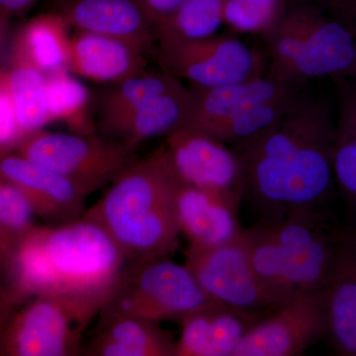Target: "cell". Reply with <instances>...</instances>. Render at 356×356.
<instances>
[{
	"mask_svg": "<svg viewBox=\"0 0 356 356\" xmlns=\"http://www.w3.org/2000/svg\"><path fill=\"white\" fill-rule=\"evenodd\" d=\"M332 105L310 93L297 95L268 127L232 146L242 172L243 200L264 222L298 211H324L334 184Z\"/></svg>",
	"mask_w": 356,
	"mask_h": 356,
	"instance_id": "obj_1",
	"label": "cell"
},
{
	"mask_svg": "<svg viewBox=\"0 0 356 356\" xmlns=\"http://www.w3.org/2000/svg\"><path fill=\"white\" fill-rule=\"evenodd\" d=\"M127 262L105 229L86 218L34 225L18 238L6 285L21 304L33 297L57 300L89 325L113 294Z\"/></svg>",
	"mask_w": 356,
	"mask_h": 356,
	"instance_id": "obj_2",
	"label": "cell"
},
{
	"mask_svg": "<svg viewBox=\"0 0 356 356\" xmlns=\"http://www.w3.org/2000/svg\"><path fill=\"white\" fill-rule=\"evenodd\" d=\"M178 181L161 146L136 159L83 217L104 229L128 262L170 257L180 236L175 205Z\"/></svg>",
	"mask_w": 356,
	"mask_h": 356,
	"instance_id": "obj_3",
	"label": "cell"
},
{
	"mask_svg": "<svg viewBox=\"0 0 356 356\" xmlns=\"http://www.w3.org/2000/svg\"><path fill=\"white\" fill-rule=\"evenodd\" d=\"M262 38L269 74L281 83L301 86L320 77L355 76V35L305 0L288 2L277 24Z\"/></svg>",
	"mask_w": 356,
	"mask_h": 356,
	"instance_id": "obj_4",
	"label": "cell"
},
{
	"mask_svg": "<svg viewBox=\"0 0 356 356\" xmlns=\"http://www.w3.org/2000/svg\"><path fill=\"white\" fill-rule=\"evenodd\" d=\"M208 300L185 264L170 257L143 259L127 262L97 318L132 317L159 324L180 321Z\"/></svg>",
	"mask_w": 356,
	"mask_h": 356,
	"instance_id": "obj_5",
	"label": "cell"
},
{
	"mask_svg": "<svg viewBox=\"0 0 356 356\" xmlns=\"http://www.w3.org/2000/svg\"><path fill=\"white\" fill-rule=\"evenodd\" d=\"M135 147L103 137L36 131L25 136L16 153L62 175L84 196L108 186L137 159Z\"/></svg>",
	"mask_w": 356,
	"mask_h": 356,
	"instance_id": "obj_6",
	"label": "cell"
},
{
	"mask_svg": "<svg viewBox=\"0 0 356 356\" xmlns=\"http://www.w3.org/2000/svg\"><path fill=\"white\" fill-rule=\"evenodd\" d=\"M161 70L191 86L214 88L262 76L259 54L236 37L212 35L199 39L156 40Z\"/></svg>",
	"mask_w": 356,
	"mask_h": 356,
	"instance_id": "obj_7",
	"label": "cell"
},
{
	"mask_svg": "<svg viewBox=\"0 0 356 356\" xmlns=\"http://www.w3.org/2000/svg\"><path fill=\"white\" fill-rule=\"evenodd\" d=\"M268 224L293 295L324 290L336 266L343 229L334 228L324 211H298Z\"/></svg>",
	"mask_w": 356,
	"mask_h": 356,
	"instance_id": "obj_8",
	"label": "cell"
},
{
	"mask_svg": "<svg viewBox=\"0 0 356 356\" xmlns=\"http://www.w3.org/2000/svg\"><path fill=\"white\" fill-rule=\"evenodd\" d=\"M184 257L208 299L250 313L266 314L280 306L255 274L243 234L218 247L188 245Z\"/></svg>",
	"mask_w": 356,
	"mask_h": 356,
	"instance_id": "obj_9",
	"label": "cell"
},
{
	"mask_svg": "<svg viewBox=\"0 0 356 356\" xmlns=\"http://www.w3.org/2000/svg\"><path fill=\"white\" fill-rule=\"evenodd\" d=\"M88 327L57 300L33 297L9 318L0 337V355H81Z\"/></svg>",
	"mask_w": 356,
	"mask_h": 356,
	"instance_id": "obj_10",
	"label": "cell"
},
{
	"mask_svg": "<svg viewBox=\"0 0 356 356\" xmlns=\"http://www.w3.org/2000/svg\"><path fill=\"white\" fill-rule=\"evenodd\" d=\"M163 146L182 184L210 192L238 210L243 201V178L232 147L186 127L165 136Z\"/></svg>",
	"mask_w": 356,
	"mask_h": 356,
	"instance_id": "obj_11",
	"label": "cell"
},
{
	"mask_svg": "<svg viewBox=\"0 0 356 356\" xmlns=\"http://www.w3.org/2000/svg\"><path fill=\"white\" fill-rule=\"evenodd\" d=\"M325 336L324 290L298 293L259 318L234 356L301 355Z\"/></svg>",
	"mask_w": 356,
	"mask_h": 356,
	"instance_id": "obj_12",
	"label": "cell"
},
{
	"mask_svg": "<svg viewBox=\"0 0 356 356\" xmlns=\"http://www.w3.org/2000/svg\"><path fill=\"white\" fill-rule=\"evenodd\" d=\"M0 177L21 192L47 225L76 221L86 211V196L69 180L16 153L0 154Z\"/></svg>",
	"mask_w": 356,
	"mask_h": 356,
	"instance_id": "obj_13",
	"label": "cell"
},
{
	"mask_svg": "<svg viewBox=\"0 0 356 356\" xmlns=\"http://www.w3.org/2000/svg\"><path fill=\"white\" fill-rule=\"evenodd\" d=\"M264 315L208 300L180 320L175 356H234L250 327Z\"/></svg>",
	"mask_w": 356,
	"mask_h": 356,
	"instance_id": "obj_14",
	"label": "cell"
},
{
	"mask_svg": "<svg viewBox=\"0 0 356 356\" xmlns=\"http://www.w3.org/2000/svg\"><path fill=\"white\" fill-rule=\"evenodd\" d=\"M58 13L76 32L123 40L145 51L156 43V21L140 0H65Z\"/></svg>",
	"mask_w": 356,
	"mask_h": 356,
	"instance_id": "obj_15",
	"label": "cell"
},
{
	"mask_svg": "<svg viewBox=\"0 0 356 356\" xmlns=\"http://www.w3.org/2000/svg\"><path fill=\"white\" fill-rule=\"evenodd\" d=\"M147 51L123 40L76 32L70 36L67 70L93 83L112 86L147 70Z\"/></svg>",
	"mask_w": 356,
	"mask_h": 356,
	"instance_id": "obj_16",
	"label": "cell"
},
{
	"mask_svg": "<svg viewBox=\"0 0 356 356\" xmlns=\"http://www.w3.org/2000/svg\"><path fill=\"white\" fill-rule=\"evenodd\" d=\"M175 205L180 235L191 247H218L238 240L245 231L234 208L214 194L180 180Z\"/></svg>",
	"mask_w": 356,
	"mask_h": 356,
	"instance_id": "obj_17",
	"label": "cell"
},
{
	"mask_svg": "<svg viewBox=\"0 0 356 356\" xmlns=\"http://www.w3.org/2000/svg\"><path fill=\"white\" fill-rule=\"evenodd\" d=\"M300 88L281 83L270 74L214 88L191 86V108L182 127L203 130L248 107L278 99Z\"/></svg>",
	"mask_w": 356,
	"mask_h": 356,
	"instance_id": "obj_18",
	"label": "cell"
},
{
	"mask_svg": "<svg viewBox=\"0 0 356 356\" xmlns=\"http://www.w3.org/2000/svg\"><path fill=\"white\" fill-rule=\"evenodd\" d=\"M325 336L332 353L356 356V254L344 231L336 266L324 289Z\"/></svg>",
	"mask_w": 356,
	"mask_h": 356,
	"instance_id": "obj_19",
	"label": "cell"
},
{
	"mask_svg": "<svg viewBox=\"0 0 356 356\" xmlns=\"http://www.w3.org/2000/svg\"><path fill=\"white\" fill-rule=\"evenodd\" d=\"M97 321L81 355L175 356L177 339L156 323L132 317Z\"/></svg>",
	"mask_w": 356,
	"mask_h": 356,
	"instance_id": "obj_20",
	"label": "cell"
},
{
	"mask_svg": "<svg viewBox=\"0 0 356 356\" xmlns=\"http://www.w3.org/2000/svg\"><path fill=\"white\" fill-rule=\"evenodd\" d=\"M191 102V88L184 86L153 98L125 116L98 127L96 132L137 149L147 140L165 137L182 127Z\"/></svg>",
	"mask_w": 356,
	"mask_h": 356,
	"instance_id": "obj_21",
	"label": "cell"
},
{
	"mask_svg": "<svg viewBox=\"0 0 356 356\" xmlns=\"http://www.w3.org/2000/svg\"><path fill=\"white\" fill-rule=\"evenodd\" d=\"M70 26L60 13L40 14L22 28L13 56L41 70L44 76L67 70Z\"/></svg>",
	"mask_w": 356,
	"mask_h": 356,
	"instance_id": "obj_22",
	"label": "cell"
},
{
	"mask_svg": "<svg viewBox=\"0 0 356 356\" xmlns=\"http://www.w3.org/2000/svg\"><path fill=\"white\" fill-rule=\"evenodd\" d=\"M332 79L337 97L332 149L334 184L348 209L356 215V79Z\"/></svg>",
	"mask_w": 356,
	"mask_h": 356,
	"instance_id": "obj_23",
	"label": "cell"
},
{
	"mask_svg": "<svg viewBox=\"0 0 356 356\" xmlns=\"http://www.w3.org/2000/svg\"><path fill=\"white\" fill-rule=\"evenodd\" d=\"M180 79L165 70H145L121 83L112 84L98 99L96 107V130L117 120L158 96L184 88Z\"/></svg>",
	"mask_w": 356,
	"mask_h": 356,
	"instance_id": "obj_24",
	"label": "cell"
},
{
	"mask_svg": "<svg viewBox=\"0 0 356 356\" xmlns=\"http://www.w3.org/2000/svg\"><path fill=\"white\" fill-rule=\"evenodd\" d=\"M9 88L23 138L51 123L46 76L25 60L13 57L7 69Z\"/></svg>",
	"mask_w": 356,
	"mask_h": 356,
	"instance_id": "obj_25",
	"label": "cell"
},
{
	"mask_svg": "<svg viewBox=\"0 0 356 356\" xmlns=\"http://www.w3.org/2000/svg\"><path fill=\"white\" fill-rule=\"evenodd\" d=\"M46 79L51 122H64L72 133H97L95 121L91 116V95L88 88L67 70L53 72Z\"/></svg>",
	"mask_w": 356,
	"mask_h": 356,
	"instance_id": "obj_26",
	"label": "cell"
},
{
	"mask_svg": "<svg viewBox=\"0 0 356 356\" xmlns=\"http://www.w3.org/2000/svg\"><path fill=\"white\" fill-rule=\"evenodd\" d=\"M255 274L278 305L293 296L280 248L268 222H259L243 231Z\"/></svg>",
	"mask_w": 356,
	"mask_h": 356,
	"instance_id": "obj_27",
	"label": "cell"
},
{
	"mask_svg": "<svg viewBox=\"0 0 356 356\" xmlns=\"http://www.w3.org/2000/svg\"><path fill=\"white\" fill-rule=\"evenodd\" d=\"M226 0H184L154 25L156 40L161 37L199 39L212 36L222 24Z\"/></svg>",
	"mask_w": 356,
	"mask_h": 356,
	"instance_id": "obj_28",
	"label": "cell"
},
{
	"mask_svg": "<svg viewBox=\"0 0 356 356\" xmlns=\"http://www.w3.org/2000/svg\"><path fill=\"white\" fill-rule=\"evenodd\" d=\"M298 90L271 102L254 105L198 131L229 146L250 139L280 119L289 108Z\"/></svg>",
	"mask_w": 356,
	"mask_h": 356,
	"instance_id": "obj_29",
	"label": "cell"
},
{
	"mask_svg": "<svg viewBox=\"0 0 356 356\" xmlns=\"http://www.w3.org/2000/svg\"><path fill=\"white\" fill-rule=\"evenodd\" d=\"M287 0H226L222 24L236 33L264 36L277 24Z\"/></svg>",
	"mask_w": 356,
	"mask_h": 356,
	"instance_id": "obj_30",
	"label": "cell"
},
{
	"mask_svg": "<svg viewBox=\"0 0 356 356\" xmlns=\"http://www.w3.org/2000/svg\"><path fill=\"white\" fill-rule=\"evenodd\" d=\"M34 217L21 192L0 177V222L20 236L34 226Z\"/></svg>",
	"mask_w": 356,
	"mask_h": 356,
	"instance_id": "obj_31",
	"label": "cell"
},
{
	"mask_svg": "<svg viewBox=\"0 0 356 356\" xmlns=\"http://www.w3.org/2000/svg\"><path fill=\"white\" fill-rule=\"evenodd\" d=\"M23 139L9 88L7 70H0V154L13 153Z\"/></svg>",
	"mask_w": 356,
	"mask_h": 356,
	"instance_id": "obj_32",
	"label": "cell"
},
{
	"mask_svg": "<svg viewBox=\"0 0 356 356\" xmlns=\"http://www.w3.org/2000/svg\"><path fill=\"white\" fill-rule=\"evenodd\" d=\"M350 30L356 38V0H305Z\"/></svg>",
	"mask_w": 356,
	"mask_h": 356,
	"instance_id": "obj_33",
	"label": "cell"
},
{
	"mask_svg": "<svg viewBox=\"0 0 356 356\" xmlns=\"http://www.w3.org/2000/svg\"><path fill=\"white\" fill-rule=\"evenodd\" d=\"M18 238L19 236L17 234L13 233L0 222V271L4 273H6L13 259Z\"/></svg>",
	"mask_w": 356,
	"mask_h": 356,
	"instance_id": "obj_34",
	"label": "cell"
},
{
	"mask_svg": "<svg viewBox=\"0 0 356 356\" xmlns=\"http://www.w3.org/2000/svg\"><path fill=\"white\" fill-rule=\"evenodd\" d=\"M20 305L22 304L18 301L15 295L6 286V284L0 286V337L3 332L9 318Z\"/></svg>",
	"mask_w": 356,
	"mask_h": 356,
	"instance_id": "obj_35",
	"label": "cell"
},
{
	"mask_svg": "<svg viewBox=\"0 0 356 356\" xmlns=\"http://www.w3.org/2000/svg\"><path fill=\"white\" fill-rule=\"evenodd\" d=\"M156 23L172 13L184 0H140Z\"/></svg>",
	"mask_w": 356,
	"mask_h": 356,
	"instance_id": "obj_36",
	"label": "cell"
},
{
	"mask_svg": "<svg viewBox=\"0 0 356 356\" xmlns=\"http://www.w3.org/2000/svg\"><path fill=\"white\" fill-rule=\"evenodd\" d=\"M39 0H0V8L8 15L24 13Z\"/></svg>",
	"mask_w": 356,
	"mask_h": 356,
	"instance_id": "obj_37",
	"label": "cell"
},
{
	"mask_svg": "<svg viewBox=\"0 0 356 356\" xmlns=\"http://www.w3.org/2000/svg\"><path fill=\"white\" fill-rule=\"evenodd\" d=\"M8 14L4 13V11L0 8V41H1L4 33H6L7 27V19H8Z\"/></svg>",
	"mask_w": 356,
	"mask_h": 356,
	"instance_id": "obj_38",
	"label": "cell"
},
{
	"mask_svg": "<svg viewBox=\"0 0 356 356\" xmlns=\"http://www.w3.org/2000/svg\"><path fill=\"white\" fill-rule=\"evenodd\" d=\"M346 232L348 242H350L351 248H353L356 254V227L355 228L346 229Z\"/></svg>",
	"mask_w": 356,
	"mask_h": 356,
	"instance_id": "obj_39",
	"label": "cell"
},
{
	"mask_svg": "<svg viewBox=\"0 0 356 356\" xmlns=\"http://www.w3.org/2000/svg\"><path fill=\"white\" fill-rule=\"evenodd\" d=\"M353 79H356V72H355V77H353Z\"/></svg>",
	"mask_w": 356,
	"mask_h": 356,
	"instance_id": "obj_40",
	"label": "cell"
}]
</instances>
